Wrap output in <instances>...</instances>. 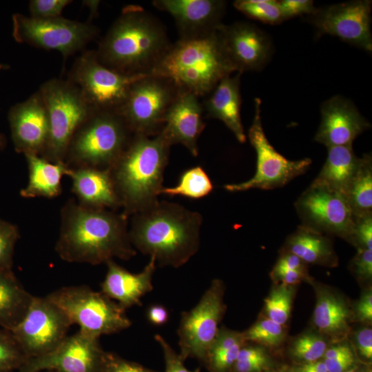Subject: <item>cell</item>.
<instances>
[{"mask_svg": "<svg viewBox=\"0 0 372 372\" xmlns=\"http://www.w3.org/2000/svg\"><path fill=\"white\" fill-rule=\"evenodd\" d=\"M353 266L356 274L368 279L372 276V250L358 249V252L353 260Z\"/></svg>", "mask_w": 372, "mask_h": 372, "instance_id": "f6af8a7d", "label": "cell"}, {"mask_svg": "<svg viewBox=\"0 0 372 372\" xmlns=\"http://www.w3.org/2000/svg\"><path fill=\"white\" fill-rule=\"evenodd\" d=\"M236 72L217 30L204 37L171 43L150 74L169 80L180 92L207 96L224 77Z\"/></svg>", "mask_w": 372, "mask_h": 372, "instance_id": "5b68a950", "label": "cell"}, {"mask_svg": "<svg viewBox=\"0 0 372 372\" xmlns=\"http://www.w3.org/2000/svg\"><path fill=\"white\" fill-rule=\"evenodd\" d=\"M234 6L248 17L265 23L276 25L285 21L278 1L237 0Z\"/></svg>", "mask_w": 372, "mask_h": 372, "instance_id": "836d02e7", "label": "cell"}, {"mask_svg": "<svg viewBox=\"0 0 372 372\" xmlns=\"http://www.w3.org/2000/svg\"><path fill=\"white\" fill-rule=\"evenodd\" d=\"M94 24L61 17L39 19L20 13L12 15V36L23 43L60 52L66 59L83 49L98 34Z\"/></svg>", "mask_w": 372, "mask_h": 372, "instance_id": "30bf717a", "label": "cell"}, {"mask_svg": "<svg viewBox=\"0 0 372 372\" xmlns=\"http://www.w3.org/2000/svg\"><path fill=\"white\" fill-rule=\"evenodd\" d=\"M295 207L301 225L349 240L354 217L343 195L312 183L299 196Z\"/></svg>", "mask_w": 372, "mask_h": 372, "instance_id": "9a60e30c", "label": "cell"}, {"mask_svg": "<svg viewBox=\"0 0 372 372\" xmlns=\"http://www.w3.org/2000/svg\"><path fill=\"white\" fill-rule=\"evenodd\" d=\"M296 370L303 372H327L324 362L320 361L307 362Z\"/></svg>", "mask_w": 372, "mask_h": 372, "instance_id": "9f6ffc18", "label": "cell"}, {"mask_svg": "<svg viewBox=\"0 0 372 372\" xmlns=\"http://www.w3.org/2000/svg\"><path fill=\"white\" fill-rule=\"evenodd\" d=\"M203 216L166 200L132 216L129 237L134 248L154 257L156 265L178 268L200 247Z\"/></svg>", "mask_w": 372, "mask_h": 372, "instance_id": "7a4b0ae2", "label": "cell"}, {"mask_svg": "<svg viewBox=\"0 0 372 372\" xmlns=\"http://www.w3.org/2000/svg\"><path fill=\"white\" fill-rule=\"evenodd\" d=\"M347 372H355V371H347Z\"/></svg>", "mask_w": 372, "mask_h": 372, "instance_id": "91938a15", "label": "cell"}, {"mask_svg": "<svg viewBox=\"0 0 372 372\" xmlns=\"http://www.w3.org/2000/svg\"><path fill=\"white\" fill-rule=\"evenodd\" d=\"M242 334L245 342L251 341L272 347L281 342L283 329L282 325L269 318L258 321Z\"/></svg>", "mask_w": 372, "mask_h": 372, "instance_id": "d590c367", "label": "cell"}, {"mask_svg": "<svg viewBox=\"0 0 372 372\" xmlns=\"http://www.w3.org/2000/svg\"><path fill=\"white\" fill-rule=\"evenodd\" d=\"M179 92L169 80L147 74L132 83L116 112L134 134L154 137L161 132L166 112Z\"/></svg>", "mask_w": 372, "mask_h": 372, "instance_id": "9c48e42d", "label": "cell"}, {"mask_svg": "<svg viewBox=\"0 0 372 372\" xmlns=\"http://www.w3.org/2000/svg\"><path fill=\"white\" fill-rule=\"evenodd\" d=\"M356 341L360 353L367 359L372 358V331L365 328L356 335Z\"/></svg>", "mask_w": 372, "mask_h": 372, "instance_id": "c3c4849f", "label": "cell"}, {"mask_svg": "<svg viewBox=\"0 0 372 372\" xmlns=\"http://www.w3.org/2000/svg\"><path fill=\"white\" fill-rule=\"evenodd\" d=\"M99 339L79 331L52 351L27 359L20 372H101L105 351Z\"/></svg>", "mask_w": 372, "mask_h": 372, "instance_id": "e0dca14e", "label": "cell"}, {"mask_svg": "<svg viewBox=\"0 0 372 372\" xmlns=\"http://www.w3.org/2000/svg\"><path fill=\"white\" fill-rule=\"evenodd\" d=\"M254 103L255 114L248 138L256 153V172L247 181L224 185L228 192H243L251 189H272L283 187L293 178L304 174L312 163L308 158L298 161L289 160L273 148L262 125L260 99L256 98Z\"/></svg>", "mask_w": 372, "mask_h": 372, "instance_id": "7c38bea8", "label": "cell"}, {"mask_svg": "<svg viewBox=\"0 0 372 372\" xmlns=\"http://www.w3.org/2000/svg\"><path fill=\"white\" fill-rule=\"evenodd\" d=\"M350 348L347 345H340L326 350L324 355L325 359H333L344 356L352 355Z\"/></svg>", "mask_w": 372, "mask_h": 372, "instance_id": "11a10c76", "label": "cell"}, {"mask_svg": "<svg viewBox=\"0 0 372 372\" xmlns=\"http://www.w3.org/2000/svg\"><path fill=\"white\" fill-rule=\"evenodd\" d=\"M327 344L319 336L313 334L304 335L293 344L292 353L297 358L307 362L317 361L324 355Z\"/></svg>", "mask_w": 372, "mask_h": 372, "instance_id": "f35d334b", "label": "cell"}, {"mask_svg": "<svg viewBox=\"0 0 372 372\" xmlns=\"http://www.w3.org/2000/svg\"><path fill=\"white\" fill-rule=\"evenodd\" d=\"M267 359L264 351L259 347H245L240 349L236 360H252Z\"/></svg>", "mask_w": 372, "mask_h": 372, "instance_id": "db71d44e", "label": "cell"}, {"mask_svg": "<svg viewBox=\"0 0 372 372\" xmlns=\"http://www.w3.org/2000/svg\"><path fill=\"white\" fill-rule=\"evenodd\" d=\"M19 237L17 225L0 218V269L12 271L14 247Z\"/></svg>", "mask_w": 372, "mask_h": 372, "instance_id": "74e56055", "label": "cell"}, {"mask_svg": "<svg viewBox=\"0 0 372 372\" xmlns=\"http://www.w3.org/2000/svg\"><path fill=\"white\" fill-rule=\"evenodd\" d=\"M171 146L161 134H133L121 155L108 168L122 212L130 217L156 203L161 195Z\"/></svg>", "mask_w": 372, "mask_h": 372, "instance_id": "277c9868", "label": "cell"}, {"mask_svg": "<svg viewBox=\"0 0 372 372\" xmlns=\"http://www.w3.org/2000/svg\"><path fill=\"white\" fill-rule=\"evenodd\" d=\"M155 340L161 346L165 360V372H200L199 368L194 370L188 369L179 354L169 344L160 334H156Z\"/></svg>", "mask_w": 372, "mask_h": 372, "instance_id": "7bdbcfd3", "label": "cell"}, {"mask_svg": "<svg viewBox=\"0 0 372 372\" xmlns=\"http://www.w3.org/2000/svg\"><path fill=\"white\" fill-rule=\"evenodd\" d=\"M26 360L12 332L0 327V372L19 369Z\"/></svg>", "mask_w": 372, "mask_h": 372, "instance_id": "e575fe53", "label": "cell"}, {"mask_svg": "<svg viewBox=\"0 0 372 372\" xmlns=\"http://www.w3.org/2000/svg\"><path fill=\"white\" fill-rule=\"evenodd\" d=\"M72 2L70 0H31L29 3L30 17L39 19L61 17L64 8Z\"/></svg>", "mask_w": 372, "mask_h": 372, "instance_id": "ab89813d", "label": "cell"}, {"mask_svg": "<svg viewBox=\"0 0 372 372\" xmlns=\"http://www.w3.org/2000/svg\"><path fill=\"white\" fill-rule=\"evenodd\" d=\"M357 315L362 321H371L372 319V296L371 293L365 294L357 306Z\"/></svg>", "mask_w": 372, "mask_h": 372, "instance_id": "f5cc1de1", "label": "cell"}, {"mask_svg": "<svg viewBox=\"0 0 372 372\" xmlns=\"http://www.w3.org/2000/svg\"><path fill=\"white\" fill-rule=\"evenodd\" d=\"M39 91L49 125L48 139L40 156L53 163L64 161L74 133L94 111L79 88L68 79H50L42 84Z\"/></svg>", "mask_w": 372, "mask_h": 372, "instance_id": "52a82bcc", "label": "cell"}, {"mask_svg": "<svg viewBox=\"0 0 372 372\" xmlns=\"http://www.w3.org/2000/svg\"><path fill=\"white\" fill-rule=\"evenodd\" d=\"M107 273L101 284V292L126 309L141 306V298L153 289L152 278L156 268L154 257L142 271L132 273L114 260L106 262Z\"/></svg>", "mask_w": 372, "mask_h": 372, "instance_id": "603a6c76", "label": "cell"}, {"mask_svg": "<svg viewBox=\"0 0 372 372\" xmlns=\"http://www.w3.org/2000/svg\"><path fill=\"white\" fill-rule=\"evenodd\" d=\"M291 290L281 286L272 291L265 300L268 317L282 325L289 318L291 308Z\"/></svg>", "mask_w": 372, "mask_h": 372, "instance_id": "8d00e7d4", "label": "cell"}, {"mask_svg": "<svg viewBox=\"0 0 372 372\" xmlns=\"http://www.w3.org/2000/svg\"><path fill=\"white\" fill-rule=\"evenodd\" d=\"M304 269L281 270L273 271V274L281 279L285 285H292L297 283L305 276Z\"/></svg>", "mask_w": 372, "mask_h": 372, "instance_id": "816d5d0a", "label": "cell"}, {"mask_svg": "<svg viewBox=\"0 0 372 372\" xmlns=\"http://www.w3.org/2000/svg\"><path fill=\"white\" fill-rule=\"evenodd\" d=\"M33 296L13 271L0 269V327L11 331L23 317Z\"/></svg>", "mask_w": 372, "mask_h": 372, "instance_id": "83f0119b", "label": "cell"}, {"mask_svg": "<svg viewBox=\"0 0 372 372\" xmlns=\"http://www.w3.org/2000/svg\"><path fill=\"white\" fill-rule=\"evenodd\" d=\"M300 258L294 254L286 252L276 262L273 271L289 269H304V265Z\"/></svg>", "mask_w": 372, "mask_h": 372, "instance_id": "bcb514c9", "label": "cell"}, {"mask_svg": "<svg viewBox=\"0 0 372 372\" xmlns=\"http://www.w3.org/2000/svg\"><path fill=\"white\" fill-rule=\"evenodd\" d=\"M171 42L164 25L138 5L125 6L96 50L98 61L118 72L150 74Z\"/></svg>", "mask_w": 372, "mask_h": 372, "instance_id": "3957f363", "label": "cell"}, {"mask_svg": "<svg viewBox=\"0 0 372 372\" xmlns=\"http://www.w3.org/2000/svg\"><path fill=\"white\" fill-rule=\"evenodd\" d=\"M46 296L65 313L72 325L77 324L79 331L90 336L99 338L132 325L125 309L86 285L63 287Z\"/></svg>", "mask_w": 372, "mask_h": 372, "instance_id": "ba28073f", "label": "cell"}, {"mask_svg": "<svg viewBox=\"0 0 372 372\" xmlns=\"http://www.w3.org/2000/svg\"><path fill=\"white\" fill-rule=\"evenodd\" d=\"M101 372H158L136 362L127 360L116 353L105 352Z\"/></svg>", "mask_w": 372, "mask_h": 372, "instance_id": "60d3db41", "label": "cell"}, {"mask_svg": "<svg viewBox=\"0 0 372 372\" xmlns=\"http://www.w3.org/2000/svg\"><path fill=\"white\" fill-rule=\"evenodd\" d=\"M213 188V184L203 168L196 166L185 170L180 176L176 186L163 187L161 194L179 195L198 199L209 195Z\"/></svg>", "mask_w": 372, "mask_h": 372, "instance_id": "d6a6232c", "label": "cell"}, {"mask_svg": "<svg viewBox=\"0 0 372 372\" xmlns=\"http://www.w3.org/2000/svg\"><path fill=\"white\" fill-rule=\"evenodd\" d=\"M133 134L116 112H94L74 133L64 161L71 168L108 169L121 155Z\"/></svg>", "mask_w": 372, "mask_h": 372, "instance_id": "8992f818", "label": "cell"}, {"mask_svg": "<svg viewBox=\"0 0 372 372\" xmlns=\"http://www.w3.org/2000/svg\"><path fill=\"white\" fill-rule=\"evenodd\" d=\"M278 2L285 21L303 14L311 15L318 8L311 0H282Z\"/></svg>", "mask_w": 372, "mask_h": 372, "instance_id": "ee69618b", "label": "cell"}, {"mask_svg": "<svg viewBox=\"0 0 372 372\" xmlns=\"http://www.w3.org/2000/svg\"><path fill=\"white\" fill-rule=\"evenodd\" d=\"M245 343L242 333L225 328L219 329L203 364L209 372L232 371L239 351Z\"/></svg>", "mask_w": 372, "mask_h": 372, "instance_id": "f546056e", "label": "cell"}, {"mask_svg": "<svg viewBox=\"0 0 372 372\" xmlns=\"http://www.w3.org/2000/svg\"><path fill=\"white\" fill-rule=\"evenodd\" d=\"M28 168L27 185L21 189L20 196L25 198L44 197L53 198L61 193V179L71 172L65 162H50L39 155H24Z\"/></svg>", "mask_w": 372, "mask_h": 372, "instance_id": "484cf974", "label": "cell"}, {"mask_svg": "<svg viewBox=\"0 0 372 372\" xmlns=\"http://www.w3.org/2000/svg\"><path fill=\"white\" fill-rule=\"evenodd\" d=\"M198 99L192 93L180 92L166 112L159 134L169 145L181 144L194 156L198 155V141L205 127Z\"/></svg>", "mask_w": 372, "mask_h": 372, "instance_id": "7402d4cb", "label": "cell"}, {"mask_svg": "<svg viewBox=\"0 0 372 372\" xmlns=\"http://www.w3.org/2000/svg\"><path fill=\"white\" fill-rule=\"evenodd\" d=\"M128 216L107 209L83 206L69 199L61 210L55 250L69 262L100 265L136 254L129 237Z\"/></svg>", "mask_w": 372, "mask_h": 372, "instance_id": "6da1fadb", "label": "cell"}, {"mask_svg": "<svg viewBox=\"0 0 372 372\" xmlns=\"http://www.w3.org/2000/svg\"><path fill=\"white\" fill-rule=\"evenodd\" d=\"M349 311L340 300L324 292L318 296L314 311V321L322 332L338 335L348 329Z\"/></svg>", "mask_w": 372, "mask_h": 372, "instance_id": "1f68e13d", "label": "cell"}, {"mask_svg": "<svg viewBox=\"0 0 372 372\" xmlns=\"http://www.w3.org/2000/svg\"><path fill=\"white\" fill-rule=\"evenodd\" d=\"M353 355L344 356L333 359H325L323 362L327 372H344L353 363Z\"/></svg>", "mask_w": 372, "mask_h": 372, "instance_id": "681fc988", "label": "cell"}, {"mask_svg": "<svg viewBox=\"0 0 372 372\" xmlns=\"http://www.w3.org/2000/svg\"><path fill=\"white\" fill-rule=\"evenodd\" d=\"M158 10L170 14L180 39L202 38L215 32L223 24L226 1L221 0H155Z\"/></svg>", "mask_w": 372, "mask_h": 372, "instance_id": "d6986e66", "label": "cell"}, {"mask_svg": "<svg viewBox=\"0 0 372 372\" xmlns=\"http://www.w3.org/2000/svg\"><path fill=\"white\" fill-rule=\"evenodd\" d=\"M8 120L15 151L40 156L48 139L49 125L39 91L11 107Z\"/></svg>", "mask_w": 372, "mask_h": 372, "instance_id": "ffe728a7", "label": "cell"}, {"mask_svg": "<svg viewBox=\"0 0 372 372\" xmlns=\"http://www.w3.org/2000/svg\"><path fill=\"white\" fill-rule=\"evenodd\" d=\"M72 324L47 296H34L20 322L10 331L27 359L45 355L68 336Z\"/></svg>", "mask_w": 372, "mask_h": 372, "instance_id": "5bb4252c", "label": "cell"}, {"mask_svg": "<svg viewBox=\"0 0 372 372\" xmlns=\"http://www.w3.org/2000/svg\"><path fill=\"white\" fill-rule=\"evenodd\" d=\"M6 145V138L5 136L0 132V152L2 151Z\"/></svg>", "mask_w": 372, "mask_h": 372, "instance_id": "6f0895ef", "label": "cell"}, {"mask_svg": "<svg viewBox=\"0 0 372 372\" xmlns=\"http://www.w3.org/2000/svg\"><path fill=\"white\" fill-rule=\"evenodd\" d=\"M321 121L314 141L327 147L352 145L353 141L371 127L354 103L342 96H334L320 108Z\"/></svg>", "mask_w": 372, "mask_h": 372, "instance_id": "44dd1931", "label": "cell"}, {"mask_svg": "<svg viewBox=\"0 0 372 372\" xmlns=\"http://www.w3.org/2000/svg\"><path fill=\"white\" fill-rule=\"evenodd\" d=\"M346 198L353 217L372 214V157L364 154L360 167L352 180Z\"/></svg>", "mask_w": 372, "mask_h": 372, "instance_id": "4dcf8cb0", "label": "cell"}, {"mask_svg": "<svg viewBox=\"0 0 372 372\" xmlns=\"http://www.w3.org/2000/svg\"><path fill=\"white\" fill-rule=\"evenodd\" d=\"M371 1L356 0L317 8L309 22L317 35H333L367 52L372 51Z\"/></svg>", "mask_w": 372, "mask_h": 372, "instance_id": "2e32d148", "label": "cell"}, {"mask_svg": "<svg viewBox=\"0 0 372 372\" xmlns=\"http://www.w3.org/2000/svg\"><path fill=\"white\" fill-rule=\"evenodd\" d=\"M143 76L125 74L109 69L98 61L96 50H87L75 60L68 80L79 88L94 112H116L132 83Z\"/></svg>", "mask_w": 372, "mask_h": 372, "instance_id": "8fae6325", "label": "cell"}, {"mask_svg": "<svg viewBox=\"0 0 372 372\" xmlns=\"http://www.w3.org/2000/svg\"><path fill=\"white\" fill-rule=\"evenodd\" d=\"M358 249L372 250V214L354 218V225L349 238Z\"/></svg>", "mask_w": 372, "mask_h": 372, "instance_id": "b9f144b4", "label": "cell"}, {"mask_svg": "<svg viewBox=\"0 0 372 372\" xmlns=\"http://www.w3.org/2000/svg\"><path fill=\"white\" fill-rule=\"evenodd\" d=\"M296 372H303V371H300L296 370Z\"/></svg>", "mask_w": 372, "mask_h": 372, "instance_id": "94428289", "label": "cell"}, {"mask_svg": "<svg viewBox=\"0 0 372 372\" xmlns=\"http://www.w3.org/2000/svg\"><path fill=\"white\" fill-rule=\"evenodd\" d=\"M287 252L308 263L329 264L334 259L330 240L322 234L300 225L287 239Z\"/></svg>", "mask_w": 372, "mask_h": 372, "instance_id": "f1b7e54d", "label": "cell"}, {"mask_svg": "<svg viewBox=\"0 0 372 372\" xmlns=\"http://www.w3.org/2000/svg\"><path fill=\"white\" fill-rule=\"evenodd\" d=\"M51 372H53V371H51Z\"/></svg>", "mask_w": 372, "mask_h": 372, "instance_id": "6125c7cd", "label": "cell"}, {"mask_svg": "<svg viewBox=\"0 0 372 372\" xmlns=\"http://www.w3.org/2000/svg\"><path fill=\"white\" fill-rule=\"evenodd\" d=\"M267 364V359L252 360H236L233 372H258Z\"/></svg>", "mask_w": 372, "mask_h": 372, "instance_id": "f907efd6", "label": "cell"}, {"mask_svg": "<svg viewBox=\"0 0 372 372\" xmlns=\"http://www.w3.org/2000/svg\"><path fill=\"white\" fill-rule=\"evenodd\" d=\"M231 75L219 81L208 94L203 107L207 117L223 121L236 139L243 143L246 141V136L240 116L242 73Z\"/></svg>", "mask_w": 372, "mask_h": 372, "instance_id": "d4e9b609", "label": "cell"}, {"mask_svg": "<svg viewBox=\"0 0 372 372\" xmlns=\"http://www.w3.org/2000/svg\"><path fill=\"white\" fill-rule=\"evenodd\" d=\"M227 59L236 72L260 71L269 61L273 45L269 36L252 23H223L217 30Z\"/></svg>", "mask_w": 372, "mask_h": 372, "instance_id": "ac0fdd59", "label": "cell"}, {"mask_svg": "<svg viewBox=\"0 0 372 372\" xmlns=\"http://www.w3.org/2000/svg\"><path fill=\"white\" fill-rule=\"evenodd\" d=\"M326 161L313 183L324 186L346 198L347 190L362 163L352 145L327 147Z\"/></svg>", "mask_w": 372, "mask_h": 372, "instance_id": "4316f807", "label": "cell"}, {"mask_svg": "<svg viewBox=\"0 0 372 372\" xmlns=\"http://www.w3.org/2000/svg\"><path fill=\"white\" fill-rule=\"evenodd\" d=\"M72 192L81 205L117 211L121 204L108 169L71 168Z\"/></svg>", "mask_w": 372, "mask_h": 372, "instance_id": "cb8c5ba5", "label": "cell"}, {"mask_svg": "<svg viewBox=\"0 0 372 372\" xmlns=\"http://www.w3.org/2000/svg\"><path fill=\"white\" fill-rule=\"evenodd\" d=\"M169 312L161 304H152L147 310V318L153 325L161 326L169 320Z\"/></svg>", "mask_w": 372, "mask_h": 372, "instance_id": "7dc6e473", "label": "cell"}, {"mask_svg": "<svg viewBox=\"0 0 372 372\" xmlns=\"http://www.w3.org/2000/svg\"><path fill=\"white\" fill-rule=\"evenodd\" d=\"M223 287L214 280L197 304L183 311L177 330L180 357L183 361L195 358L203 364L207 351L218 333V324L225 311Z\"/></svg>", "mask_w": 372, "mask_h": 372, "instance_id": "4fadbf2b", "label": "cell"}, {"mask_svg": "<svg viewBox=\"0 0 372 372\" xmlns=\"http://www.w3.org/2000/svg\"><path fill=\"white\" fill-rule=\"evenodd\" d=\"M9 68H10V67H9L8 65L0 63V72H1L2 70H8Z\"/></svg>", "mask_w": 372, "mask_h": 372, "instance_id": "680465c9", "label": "cell"}]
</instances>
